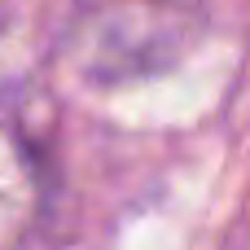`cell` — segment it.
<instances>
[{
  "label": "cell",
  "instance_id": "1",
  "mask_svg": "<svg viewBox=\"0 0 250 250\" xmlns=\"http://www.w3.org/2000/svg\"><path fill=\"white\" fill-rule=\"evenodd\" d=\"M207 31L198 0H70L57 48L75 75L123 83L180 62Z\"/></svg>",
  "mask_w": 250,
  "mask_h": 250
},
{
  "label": "cell",
  "instance_id": "2",
  "mask_svg": "<svg viewBox=\"0 0 250 250\" xmlns=\"http://www.w3.org/2000/svg\"><path fill=\"white\" fill-rule=\"evenodd\" d=\"M48 193L44 132L22 101L0 97V246L31 233Z\"/></svg>",
  "mask_w": 250,
  "mask_h": 250
}]
</instances>
